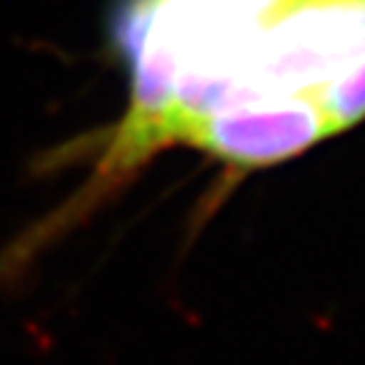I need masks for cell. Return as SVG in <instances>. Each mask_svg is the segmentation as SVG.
I'll list each match as a JSON object with an SVG mask.
<instances>
[{
    "mask_svg": "<svg viewBox=\"0 0 365 365\" xmlns=\"http://www.w3.org/2000/svg\"><path fill=\"white\" fill-rule=\"evenodd\" d=\"M332 137L325 114L309 97L234 104L203 114L180 143L218 160L234 173L277 165Z\"/></svg>",
    "mask_w": 365,
    "mask_h": 365,
    "instance_id": "cell-1",
    "label": "cell"
},
{
    "mask_svg": "<svg viewBox=\"0 0 365 365\" xmlns=\"http://www.w3.org/2000/svg\"><path fill=\"white\" fill-rule=\"evenodd\" d=\"M317 107L325 114L332 135L365 120V56L319 91Z\"/></svg>",
    "mask_w": 365,
    "mask_h": 365,
    "instance_id": "cell-2",
    "label": "cell"
}]
</instances>
